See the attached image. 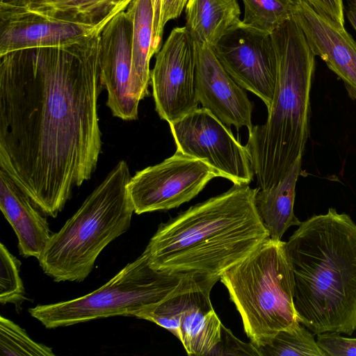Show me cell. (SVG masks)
Segmentation results:
<instances>
[{
	"instance_id": "ba28073f",
	"label": "cell",
	"mask_w": 356,
	"mask_h": 356,
	"mask_svg": "<svg viewBox=\"0 0 356 356\" xmlns=\"http://www.w3.org/2000/svg\"><path fill=\"white\" fill-rule=\"evenodd\" d=\"M169 125L177 151L205 161L218 177L234 184L252 181L254 174L245 146L208 109L197 108Z\"/></svg>"
},
{
	"instance_id": "8fae6325",
	"label": "cell",
	"mask_w": 356,
	"mask_h": 356,
	"mask_svg": "<svg viewBox=\"0 0 356 356\" xmlns=\"http://www.w3.org/2000/svg\"><path fill=\"white\" fill-rule=\"evenodd\" d=\"M211 49L227 74L243 89L259 97L268 108L273 99L277 73L271 34L241 21Z\"/></svg>"
},
{
	"instance_id": "4dcf8cb0",
	"label": "cell",
	"mask_w": 356,
	"mask_h": 356,
	"mask_svg": "<svg viewBox=\"0 0 356 356\" xmlns=\"http://www.w3.org/2000/svg\"><path fill=\"white\" fill-rule=\"evenodd\" d=\"M154 8L153 40L152 45V54H156L161 47L163 33L161 31V13L162 0H152Z\"/></svg>"
},
{
	"instance_id": "cb8c5ba5",
	"label": "cell",
	"mask_w": 356,
	"mask_h": 356,
	"mask_svg": "<svg viewBox=\"0 0 356 356\" xmlns=\"http://www.w3.org/2000/svg\"><path fill=\"white\" fill-rule=\"evenodd\" d=\"M197 274H186L178 286L162 302L140 318L155 323L179 337L180 318Z\"/></svg>"
},
{
	"instance_id": "f1b7e54d",
	"label": "cell",
	"mask_w": 356,
	"mask_h": 356,
	"mask_svg": "<svg viewBox=\"0 0 356 356\" xmlns=\"http://www.w3.org/2000/svg\"><path fill=\"white\" fill-rule=\"evenodd\" d=\"M311 3L342 26L345 25L343 0H312Z\"/></svg>"
},
{
	"instance_id": "83f0119b",
	"label": "cell",
	"mask_w": 356,
	"mask_h": 356,
	"mask_svg": "<svg viewBox=\"0 0 356 356\" xmlns=\"http://www.w3.org/2000/svg\"><path fill=\"white\" fill-rule=\"evenodd\" d=\"M222 351L220 355H259L257 348L251 342L244 343L236 338L232 332L222 326L221 339L212 350L209 355H213L216 351ZM216 354L217 355L218 353Z\"/></svg>"
},
{
	"instance_id": "ffe728a7",
	"label": "cell",
	"mask_w": 356,
	"mask_h": 356,
	"mask_svg": "<svg viewBox=\"0 0 356 356\" xmlns=\"http://www.w3.org/2000/svg\"><path fill=\"white\" fill-rule=\"evenodd\" d=\"M132 0H30L27 8L43 15L102 30Z\"/></svg>"
},
{
	"instance_id": "4fadbf2b",
	"label": "cell",
	"mask_w": 356,
	"mask_h": 356,
	"mask_svg": "<svg viewBox=\"0 0 356 356\" xmlns=\"http://www.w3.org/2000/svg\"><path fill=\"white\" fill-rule=\"evenodd\" d=\"M195 48L198 102L225 125L250 131L253 106L244 89L224 70L211 47L195 44Z\"/></svg>"
},
{
	"instance_id": "3957f363",
	"label": "cell",
	"mask_w": 356,
	"mask_h": 356,
	"mask_svg": "<svg viewBox=\"0 0 356 356\" xmlns=\"http://www.w3.org/2000/svg\"><path fill=\"white\" fill-rule=\"evenodd\" d=\"M298 321L314 335L356 330V223L330 208L301 222L286 242Z\"/></svg>"
},
{
	"instance_id": "30bf717a",
	"label": "cell",
	"mask_w": 356,
	"mask_h": 356,
	"mask_svg": "<svg viewBox=\"0 0 356 356\" xmlns=\"http://www.w3.org/2000/svg\"><path fill=\"white\" fill-rule=\"evenodd\" d=\"M195 72V43L185 26L175 28L156 54L151 71L155 110L168 124L198 108Z\"/></svg>"
},
{
	"instance_id": "d4e9b609",
	"label": "cell",
	"mask_w": 356,
	"mask_h": 356,
	"mask_svg": "<svg viewBox=\"0 0 356 356\" xmlns=\"http://www.w3.org/2000/svg\"><path fill=\"white\" fill-rule=\"evenodd\" d=\"M0 355L54 356L51 348L38 343L10 320L0 317Z\"/></svg>"
},
{
	"instance_id": "f546056e",
	"label": "cell",
	"mask_w": 356,
	"mask_h": 356,
	"mask_svg": "<svg viewBox=\"0 0 356 356\" xmlns=\"http://www.w3.org/2000/svg\"><path fill=\"white\" fill-rule=\"evenodd\" d=\"M187 1L188 0H162L160 23L162 33L168 21L179 17Z\"/></svg>"
},
{
	"instance_id": "52a82bcc",
	"label": "cell",
	"mask_w": 356,
	"mask_h": 356,
	"mask_svg": "<svg viewBox=\"0 0 356 356\" xmlns=\"http://www.w3.org/2000/svg\"><path fill=\"white\" fill-rule=\"evenodd\" d=\"M186 274L154 268L145 252L100 288L83 296L29 309L46 328L115 316L138 318L166 298Z\"/></svg>"
},
{
	"instance_id": "44dd1931",
	"label": "cell",
	"mask_w": 356,
	"mask_h": 356,
	"mask_svg": "<svg viewBox=\"0 0 356 356\" xmlns=\"http://www.w3.org/2000/svg\"><path fill=\"white\" fill-rule=\"evenodd\" d=\"M126 10L132 22V60L136 96L140 101L149 95L151 83L154 8L152 0H132Z\"/></svg>"
},
{
	"instance_id": "1f68e13d",
	"label": "cell",
	"mask_w": 356,
	"mask_h": 356,
	"mask_svg": "<svg viewBox=\"0 0 356 356\" xmlns=\"http://www.w3.org/2000/svg\"><path fill=\"white\" fill-rule=\"evenodd\" d=\"M347 17L356 31V1H353L348 7Z\"/></svg>"
},
{
	"instance_id": "e575fe53",
	"label": "cell",
	"mask_w": 356,
	"mask_h": 356,
	"mask_svg": "<svg viewBox=\"0 0 356 356\" xmlns=\"http://www.w3.org/2000/svg\"><path fill=\"white\" fill-rule=\"evenodd\" d=\"M354 1H356V0H354Z\"/></svg>"
},
{
	"instance_id": "6da1fadb",
	"label": "cell",
	"mask_w": 356,
	"mask_h": 356,
	"mask_svg": "<svg viewBox=\"0 0 356 356\" xmlns=\"http://www.w3.org/2000/svg\"><path fill=\"white\" fill-rule=\"evenodd\" d=\"M0 56V168L56 218L102 149L99 34Z\"/></svg>"
},
{
	"instance_id": "e0dca14e",
	"label": "cell",
	"mask_w": 356,
	"mask_h": 356,
	"mask_svg": "<svg viewBox=\"0 0 356 356\" xmlns=\"http://www.w3.org/2000/svg\"><path fill=\"white\" fill-rule=\"evenodd\" d=\"M0 209L13 229L19 253L24 257H40L51 236L45 217L29 197L0 168Z\"/></svg>"
},
{
	"instance_id": "9c48e42d",
	"label": "cell",
	"mask_w": 356,
	"mask_h": 356,
	"mask_svg": "<svg viewBox=\"0 0 356 356\" xmlns=\"http://www.w3.org/2000/svg\"><path fill=\"white\" fill-rule=\"evenodd\" d=\"M218 173L205 161L179 151L138 171L128 192L136 214L169 210L194 198Z\"/></svg>"
},
{
	"instance_id": "277c9868",
	"label": "cell",
	"mask_w": 356,
	"mask_h": 356,
	"mask_svg": "<svg viewBox=\"0 0 356 356\" xmlns=\"http://www.w3.org/2000/svg\"><path fill=\"white\" fill-rule=\"evenodd\" d=\"M271 36L277 64L275 93L266 122L252 127L245 145L261 189L277 184L302 156L309 133L315 68V55L293 17Z\"/></svg>"
},
{
	"instance_id": "4316f807",
	"label": "cell",
	"mask_w": 356,
	"mask_h": 356,
	"mask_svg": "<svg viewBox=\"0 0 356 356\" xmlns=\"http://www.w3.org/2000/svg\"><path fill=\"white\" fill-rule=\"evenodd\" d=\"M336 332L317 334L316 343L327 356H356V338H346Z\"/></svg>"
},
{
	"instance_id": "603a6c76",
	"label": "cell",
	"mask_w": 356,
	"mask_h": 356,
	"mask_svg": "<svg viewBox=\"0 0 356 356\" xmlns=\"http://www.w3.org/2000/svg\"><path fill=\"white\" fill-rule=\"evenodd\" d=\"M245 25L271 34L293 17L298 0H243Z\"/></svg>"
},
{
	"instance_id": "484cf974",
	"label": "cell",
	"mask_w": 356,
	"mask_h": 356,
	"mask_svg": "<svg viewBox=\"0 0 356 356\" xmlns=\"http://www.w3.org/2000/svg\"><path fill=\"white\" fill-rule=\"evenodd\" d=\"M0 302L19 307L26 299L23 282L19 276L21 262L7 248L0 244Z\"/></svg>"
},
{
	"instance_id": "5b68a950",
	"label": "cell",
	"mask_w": 356,
	"mask_h": 356,
	"mask_svg": "<svg viewBox=\"0 0 356 356\" xmlns=\"http://www.w3.org/2000/svg\"><path fill=\"white\" fill-rule=\"evenodd\" d=\"M127 163L120 161L84 200L76 213L52 234L38 259L55 282H82L102 251L126 232L134 208L127 185Z\"/></svg>"
},
{
	"instance_id": "9a60e30c",
	"label": "cell",
	"mask_w": 356,
	"mask_h": 356,
	"mask_svg": "<svg viewBox=\"0 0 356 356\" xmlns=\"http://www.w3.org/2000/svg\"><path fill=\"white\" fill-rule=\"evenodd\" d=\"M293 18L314 55L342 80L349 97L356 100V42L344 26L307 0H298Z\"/></svg>"
},
{
	"instance_id": "7a4b0ae2",
	"label": "cell",
	"mask_w": 356,
	"mask_h": 356,
	"mask_svg": "<svg viewBox=\"0 0 356 356\" xmlns=\"http://www.w3.org/2000/svg\"><path fill=\"white\" fill-rule=\"evenodd\" d=\"M256 188L234 184L222 194L161 223L144 252L155 269L220 278L269 238L257 212Z\"/></svg>"
},
{
	"instance_id": "d6986e66",
	"label": "cell",
	"mask_w": 356,
	"mask_h": 356,
	"mask_svg": "<svg viewBox=\"0 0 356 356\" xmlns=\"http://www.w3.org/2000/svg\"><path fill=\"white\" fill-rule=\"evenodd\" d=\"M185 28L195 44L212 48L241 22L237 0H188Z\"/></svg>"
},
{
	"instance_id": "836d02e7",
	"label": "cell",
	"mask_w": 356,
	"mask_h": 356,
	"mask_svg": "<svg viewBox=\"0 0 356 356\" xmlns=\"http://www.w3.org/2000/svg\"><path fill=\"white\" fill-rule=\"evenodd\" d=\"M307 1H309V2H310V3H311V1H312V0H307Z\"/></svg>"
},
{
	"instance_id": "2e32d148",
	"label": "cell",
	"mask_w": 356,
	"mask_h": 356,
	"mask_svg": "<svg viewBox=\"0 0 356 356\" xmlns=\"http://www.w3.org/2000/svg\"><path fill=\"white\" fill-rule=\"evenodd\" d=\"M220 278L196 275L180 318L178 339L188 355H208L221 339L222 324L210 300Z\"/></svg>"
},
{
	"instance_id": "7402d4cb",
	"label": "cell",
	"mask_w": 356,
	"mask_h": 356,
	"mask_svg": "<svg viewBox=\"0 0 356 356\" xmlns=\"http://www.w3.org/2000/svg\"><path fill=\"white\" fill-rule=\"evenodd\" d=\"M257 348L259 356H327L314 334L299 321L280 330L268 344Z\"/></svg>"
},
{
	"instance_id": "7c38bea8",
	"label": "cell",
	"mask_w": 356,
	"mask_h": 356,
	"mask_svg": "<svg viewBox=\"0 0 356 356\" xmlns=\"http://www.w3.org/2000/svg\"><path fill=\"white\" fill-rule=\"evenodd\" d=\"M132 22L124 10L111 19L99 34L100 78L112 114L124 120L138 118V105L131 49Z\"/></svg>"
},
{
	"instance_id": "8992f818",
	"label": "cell",
	"mask_w": 356,
	"mask_h": 356,
	"mask_svg": "<svg viewBox=\"0 0 356 356\" xmlns=\"http://www.w3.org/2000/svg\"><path fill=\"white\" fill-rule=\"evenodd\" d=\"M256 347L298 321L294 279L286 242L270 238L220 276Z\"/></svg>"
},
{
	"instance_id": "d6a6232c",
	"label": "cell",
	"mask_w": 356,
	"mask_h": 356,
	"mask_svg": "<svg viewBox=\"0 0 356 356\" xmlns=\"http://www.w3.org/2000/svg\"><path fill=\"white\" fill-rule=\"evenodd\" d=\"M30 0H0V5L27 8Z\"/></svg>"
},
{
	"instance_id": "ac0fdd59",
	"label": "cell",
	"mask_w": 356,
	"mask_h": 356,
	"mask_svg": "<svg viewBox=\"0 0 356 356\" xmlns=\"http://www.w3.org/2000/svg\"><path fill=\"white\" fill-rule=\"evenodd\" d=\"M301 163L302 156H300L277 184L268 189L256 188L254 206L271 239L281 240L290 227L299 226L301 223L293 211Z\"/></svg>"
},
{
	"instance_id": "5bb4252c",
	"label": "cell",
	"mask_w": 356,
	"mask_h": 356,
	"mask_svg": "<svg viewBox=\"0 0 356 356\" xmlns=\"http://www.w3.org/2000/svg\"><path fill=\"white\" fill-rule=\"evenodd\" d=\"M99 31L28 8L0 5V56L21 49L70 45Z\"/></svg>"
}]
</instances>
